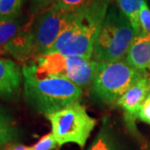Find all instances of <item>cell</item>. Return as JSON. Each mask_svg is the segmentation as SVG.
<instances>
[{
	"mask_svg": "<svg viewBox=\"0 0 150 150\" xmlns=\"http://www.w3.org/2000/svg\"><path fill=\"white\" fill-rule=\"evenodd\" d=\"M46 117L51 123V133L59 147L75 144L83 148L97 123L79 102L47 114Z\"/></svg>",
	"mask_w": 150,
	"mask_h": 150,
	"instance_id": "cell-6",
	"label": "cell"
},
{
	"mask_svg": "<svg viewBox=\"0 0 150 150\" xmlns=\"http://www.w3.org/2000/svg\"><path fill=\"white\" fill-rule=\"evenodd\" d=\"M73 15L74 12L63 10L54 4L38 17L32 27L33 45L36 59L49 53Z\"/></svg>",
	"mask_w": 150,
	"mask_h": 150,
	"instance_id": "cell-7",
	"label": "cell"
},
{
	"mask_svg": "<svg viewBox=\"0 0 150 150\" xmlns=\"http://www.w3.org/2000/svg\"><path fill=\"white\" fill-rule=\"evenodd\" d=\"M140 35L150 34V8L147 2L143 5L139 13Z\"/></svg>",
	"mask_w": 150,
	"mask_h": 150,
	"instance_id": "cell-17",
	"label": "cell"
},
{
	"mask_svg": "<svg viewBox=\"0 0 150 150\" xmlns=\"http://www.w3.org/2000/svg\"><path fill=\"white\" fill-rule=\"evenodd\" d=\"M23 73L15 62L0 58V98H13L20 91Z\"/></svg>",
	"mask_w": 150,
	"mask_h": 150,
	"instance_id": "cell-8",
	"label": "cell"
},
{
	"mask_svg": "<svg viewBox=\"0 0 150 150\" xmlns=\"http://www.w3.org/2000/svg\"><path fill=\"white\" fill-rule=\"evenodd\" d=\"M90 0H57L55 5L69 12H74L86 5Z\"/></svg>",
	"mask_w": 150,
	"mask_h": 150,
	"instance_id": "cell-19",
	"label": "cell"
},
{
	"mask_svg": "<svg viewBox=\"0 0 150 150\" xmlns=\"http://www.w3.org/2000/svg\"><path fill=\"white\" fill-rule=\"evenodd\" d=\"M8 150H32L31 147H27L25 145L19 144H15L9 146Z\"/></svg>",
	"mask_w": 150,
	"mask_h": 150,
	"instance_id": "cell-23",
	"label": "cell"
},
{
	"mask_svg": "<svg viewBox=\"0 0 150 150\" xmlns=\"http://www.w3.org/2000/svg\"><path fill=\"white\" fill-rule=\"evenodd\" d=\"M18 136L16 127L13 124L0 126V147L15 140Z\"/></svg>",
	"mask_w": 150,
	"mask_h": 150,
	"instance_id": "cell-16",
	"label": "cell"
},
{
	"mask_svg": "<svg viewBox=\"0 0 150 150\" xmlns=\"http://www.w3.org/2000/svg\"><path fill=\"white\" fill-rule=\"evenodd\" d=\"M118 8L130 22L135 37L140 35L139 13L146 0H115Z\"/></svg>",
	"mask_w": 150,
	"mask_h": 150,
	"instance_id": "cell-13",
	"label": "cell"
},
{
	"mask_svg": "<svg viewBox=\"0 0 150 150\" xmlns=\"http://www.w3.org/2000/svg\"><path fill=\"white\" fill-rule=\"evenodd\" d=\"M13 124V117L3 105L0 104V126Z\"/></svg>",
	"mask_w": 150,
	"mask_h": 150,
	"instance_id": "cell-22",
	"label": "cell"
},
{
	"mask_svg": "<svg viewBox=\"0 0 150 150\" xmlns=\"http://www.w3.org/2000/svg\"><path fill=\"white\" fill-rule=\"evenodd\" d=\"M22 23L17 18L0 19V53H5L6 47L21 31Z\"/></svg>",
	"mask_w": 150,
	"mask_h": 150,
	"instance_id": "cell-14",
	"label": "cell"
},
{
	"mask_svg": "<svg viewBox=\"0 0 150 150\" xmlns=\"http://www.w3.org/2000/svg\"><path fill=\"white\" fill-rule=\"evenodd\" d=\"M28 64L38 77L64 78L83 89L92 87L99 63L92 59L50 53L38 57Z\"/></svg>",
	"mask_w": 150,
	"mask_h": 150,
	"instance_id": "cell-4",
	"label": "cell"
},
{
	"mask_svg": "<svg viewBox=\"0 0 150 150\" xmlns=\"http://www.w3.org/2000/svg\"><path fill=\"white\" fill-rule=\"evenodd\" d=\"M150 93V80L149 74L141 78L138 82L121 97L117 104L126 112L128 119H134L135 114L145 98Z\"/></svg>",
	"mask_w": 150,
	"mask_h": 150,
	"instance_id": "cell-9",
	"label": "cell"
},
{
	"mask_svg": "<svg viewBox=\"0 0 150 150\" xmlns=\"http://www.w3.org/2000/svg\"><path fill=\"white\" fill-rule=\"evenodd\" d=\"M134 38L129 19L118 8L110 6L95 38L92 59L98 63L123 59Z\"/></svg>",
	"mask_w": 150,
	"mask_h": 150,
	"instance_id": "cell-3",
	"label": "cell"
},
{
	"mask_svg": "<svg viewBox=\"0 0 150 150\" xmlns=\"http://www.w3.org/2000/svg\"><path fill=\"white\" fill-rule=\"evenodd\" d=\"M135 118L150 124V93L145 98L135 114Z\"/></svg>",
	"mask_w": 150,
	"mask_h": 150,
	"instance_id": "cell-20",
	"label": "cell"
},
{
	"mask_svg": "<svg viewBox=\"0 0 150 150\" xmlns=\"http://www.w3.org/2000/svg\"><path fill=\"white\" fill-rule=\"evenodd\" d=\"M23 0H0V19H13L19 16Z\"/></svg>",
	"mask_w": 150,
	"mask_h": 150,
	"instance_id": "cell-15",
	"label": "cell"
},
{
	"mask_svg": "<svg viewBox=\"0 0 150 150\" xmlns=\"http://www.w3.org/2000/svg\"><path fill=\"white\" fill-rule=\"evenodd\" d=\"M57 0H32L30 10L33 13H43L55 4Z\"/></svg>",
	"mask_w": 150,
	"mask_h": 150,
	"instance_id": "cell-21",
	"label": "cell"
},
{
	"mask_svg": "<svg viewBox=\"0 0 150 150\" xmlns=\"http://www.w3.org/2000/svg\"><path fill=\"white\" fill-rule=\"evenodd\" d=\"M149 69L150 70V65H149Z\"/></svg>",
	"mask_w": 150,
	"mask_h": 150,
	"instance_id": "cell-25",
	"label": "cell"
},
{
	"mask_svg": "<svg viewBox=\"0 0 150 150\" xmlns=\"http://www.w3.org/2000/svg\"><path fill=\"white\" fill-rule=\"evenodd\" d=\"M23 93L27 104L39 113L49 114L79 102L83 90L67 79L38 77L29 64L22 68Z\"/></svg>",
	"mask_w": 150,
	"mask_h": 150,
	"instance_id": "cell-2",
	"label": "cell"
},
{
	"mask_svg": "<svg viewBox=\"0 0 150 150\" xmlns=\"http://www.w3.org/2000/svg\"><path fill=\"white\" fill-rule=\"evenodd\" d=\"M124 60L130 66L140 71H145L150 65V34L134 38Z\"/></svg>",
	"mask_w": 150,
	"mask_h": 150,
	"instance_id": "cell-10",
	"label": "cell"
},
{
	"mask_svg": "<svg viewBox=\"0 0 150 150\" xmlns=\"http://www.w3.org/2000/svg\"><path fill=\"white\" fill-rule=\"evenodd\" d=\"M111 0H90L74 12L69 23L60 33L50 53L92 59L98 32L110 7Z\"/></svg>",
	"mask_w": 150,
	"mask_h": 150,
	"instance_id": "cell-1",
	"label": "cell"
},
{
	"mask_svg": "<svg viewBox=\"0 0 150 150\" xmlns=\"http://www.w3.org/2000/svg\"><path fill=\"white\" fill-rule=\"evenodd\" d=\"M149 80H150V74H149Z\"/></svg>",
	"mask_w": 150,
	"mask_h": 150,
	"instance_id": "cell-24",
	"label": "cell"
},
{
	"mask_svg": "<svg viewBox=\"0 0 150 150\" xmlns=\"http://www.w3.org/2000/svg\"><path fill=\"white\" fill-rule=\"evenodd\" d=\"M5 53L10 54L23 62L36 59L33 45L32 27L22 28L21 31L6 47Z\"/></svg>",
	"mask_w": 150,
	"mask_h": 150,
	"instance_id": "cell-11",
	"label": "cell"
},
{
	"mask_svg": "<svg viewBox=\"0 0 150 150\" xmlns=\"http://www.w3.org/2000/svg\"><path fill=\"white\" fill-rule=\"evenodd\" d=\"M146 71L133 68L123 59L99 63L93 83L92 94L106 103H114L123 96Z\"/></svg>",
	"mask_w": 150,
	"mask_h": 150,
	"instance_id": "cell-5",
	"label": "cell"
},
{
	"mask_svg": "<svg viewBox=\"0 0 150 150\" xmlns=\"http://www.w3.org/2000/svg\"><path fill=\"white\" fill-rule=\"evenodd\" d=\"M87 150H121L118 139L108 120H103L101 129Z\"/></svg>",
	"mask_w": 150,
	"mask_h": 150,
	"instance_id": "cell-12",
	"label": "cell"
},
{
	"mask_svg": "<svg viewBox=\"0 0 150 150\" xmlns=\"http://www.w3.org/2000/svg\"><path fill=\"white\" fill-rule=\"evenodd\" d=\"M58 144L54 139L52 133L45 134L37 143L31 147L32 150H54L57 148Z\"/></svg>",
	"mask_w": 150,
	"mask_h": 150,
	"instance_id": "cell-18",
	"label": "cell"
}]
</instances>
